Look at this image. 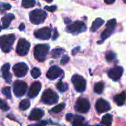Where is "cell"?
Listing matches in <instances>:
<instances>
[{"label": "cell", "mask_w": 126, "mask_h": 126, "mask_svg": "<svg viewBox=\"0 0 126 126\" xmlns=\"http://www.w3.org/2000/svg\"><path fill=\"white\" fill-rule=\"evenodd\" d=\"M64 108H65V103H61V104H59V105H57L56 106L53 107V108L51 109L50 112L55 113V114H58V113L61 112V111L64 109Z\"/></svg>", "instance_id": "cell-29"}, {"label": "cell", "mask_w": 126, "mask_h": 126, "mask_svg": "<svg viewBox=\"0 0 126 126\" xmlns=\"http://www.w3.org/2000/svg\"><path fill=\"white\" fill-rule=\"evenodd\" d=\"M0 109L2 111H8L10 107L5 101H4L3 100H0Z\"/></svg>", "instance_id": "cell-33"}, {"label": "cell", "mask_w": 126, "mask_h": 126, "mask_svg": "<svg viewBox=\"0 0 126 126\" xmlns=\"http://www.w3.org/2000/svg\"><path fill=\"white\" fill-rule=\"evenodd\" d=\"M41 88H42V85H41L40 82H34L31 85V86L29 89V92L27 93V96L30 98L36 97L39 94V93L41 90Z\"/></svg>", "instance_id": "cell-16"}, {"label": "cell", "mask_w": 126, "mask_h": 126, "mask_svg": "<svg viewBox=\"0 0 126 126\" xmlns=\"http://www.w3.org/2000/svg\"><path fill=\"white\" fill-rule=\"evenodd\" d=\"M95 108L98 113H105L111 109V106L108 101L103 99H99L96 103Z\"/></svg>", "instance_id": "cell-13"}, {"label": "cell", "mask_w": 126, "mask_h": 126, "mask_svg": "<svg viewBox=\"0 0 126 126\" xmlns=\"http://www.w3.org/2000/svg\"><path fill=\"white\" fill-rule=\"evenodd\" d=\"M104 1L108 4H113L115 1V0H104Z\"/></svg>", "instance_id": "cell-38"}, {"label": "cell", "mask_w": 126, "mask_h": 126, "mask_svg": "<svg viewBox=\"0 0 126 126\" xmlns=\"http://www.w3.org/2000/svg\"><path fill=\"white\" fill-rule=\"evenodd\" d=\"M11 8V5L7 3H1L0 4V13H4V11L10 10Z\"/></svg>", "instance_id": "cell-32"}, {"label": "cell", "mask_w": 126, "mask_h": 126, "mask_svg": "<svg viewBox=\"0 0 126 126\" xmlns=\"http://www.w3.org/2000/svg\"><path fill=\"white\" fill-rule=\"evenodd\" d=\"M47 18V13L39 9L34 10L30 13V20L34 24H40L43 23Z\"/></svg>", "instance_id": "cell-3"}, {"label": "cell", "mask_w": 126, "mask_h": 126, "mask_svg": "<svg viewBox=\"0 0 126 126\" xmlns=\"http://www.w3.org/2000/svg\"><path fill=\"white\" fill-rule=\"evenodd\" d=\"M10 65V63H7L3 65V66L1 69V73H2V77L4 79L5 82L7 83H10L11 82V79H12V75L10 74V72H9Z\"/></svg>", "instance_id": "cell-17"}, {"label": "cell", "mask_w": 126, "mask_h": 126, "mask_svg": "<svg viewBox=\"0 0 126 126\" xmlns=\"http://www.w3.org/2000/svg\"><path fill=\"white\" fill-rule=\"evenodd\" d=\"M75 49V50L72 52V53H73L74 55V54H76V52L77 51H79V48L78 47V48H76V49Z\"/></svg>", "instance_id": "cell-41"}, {"label": "cell", "mask_w": 126, "mask_h": 126, "mask_svg": "<svg viewBox=\"0 0 126 126\" xmlns=\"http://www.w3.org/2000/svg\"><path fill=\"white\" fill-rule=\"evenodd\" d=\"M36 38L42 40H48L51 36V30L48 27H43L42 29L37 30L34 32Z\"/></svg>", "instance_id": "cell-12"}, {"label": "cell", "mask_w": 126, "mask_h": 126, "mask_svg": "<svg viewBox=\"0 0 126 126\" xmlns=\"http://www.w3.org/2000/svg\"><path fill=\"white\" fill-rule=\"evenodd\" d=\"M15 41V35L13 34L4 35L0 37V48L4 52H9L12 49Z\"/></svg>", "instance_id": "cell-1"}, {"label": "cell", "mask_w": 126, "mask_h": 126, "mask_svg": "<svg viewBox=\"0 0 126 126\" xmlns=\"http://www.w3.org/2000/svg\"><path fill=\"white\" fill-rule=\"evenodd\" d=\"M49 46L47 44H38L34 47V57L39 61H44L49 51Z\"/></svg>", "instance_id": "cell-2"}, {"label": "cell", "mask_w": 126, "mask_h": 126, "mask_svg": "<svg viewBox=\"0 0 126 126\" xmlns=\"http://www.w3.org/2000/svg\"><path fill=\"white\" fill-rule=\"evenodd\" d=\"M85 121V119L83 117L79 116V115H76L74 116L73 120H72V125L74 126H80L83 125V123Z\"/></svg>", "instance_id": "cell-22"}, {"label": "cell", "mask_w": 126, "mask_h": 126, "mask_svg": "<svg viewBox=\"0 0 126 126\" xmlns=\"http://www.w3.org/2000/svg\"><path fill=\"white\" fill-rule=\"evenodd\" d=\"M62 74H63V71L59 67H58L57 66H53L48 69L46 76L50 80H55Z\"/></svg>", "instance_id": "cell-14"}, {"label": "cell", "mask_w": 126, "mask_h": 126, "mask_svg": "<svg viewBox=\"0 0 126 126\" xmlns=\"http://www.w3.org/2000/svg\"><path fill=\"white\" fill-rule=\"evenodd\" d=\"M59 96L52 89L45 90L42 96V101L48 105H53L58 102Z\"/></svg>", "instance_id": "cell-4"}, {"label": "cell", "mask_w": 126, "mask_h": 126, "mask_svg": "<svg viewBox=\"0 0 126 126\" xmlns=\"http://www.w3.org/2000/svg\"><path fill=\"white\" fill-rule=\"evenodd\" d=\"M45 1H46L47 2H48V3H50V2H52L53 1V0H45Z\"/></svg>", "instance_id": "cell-42"}, {"label": "cell", "mask_w": 126, "mask_h": 126, "mask_svg": "<svg viewBox=\"0 0 126 126\" xmlns=\"http://www.w3.org/2000/svg\"><path fill=\"white\" fill-rule=\"evenodd\" d=\"M116 25H117V21L114 18V19H111L110 21H108L105 30L101 34V36H100L101 37V41H99L98 42L99 44L101 43V42H103L107 38H108L109 36L111 35V34L113 33L114 30Z\"/></svg>", "instance_id": "cell-8"}, {"label": "cell", "mask_w": 126, "mask_h": 126, "mask_svg": "<svg viewBox=\"0 0 126 126\" xmlns=\"http://www.w3.org/2000/svg\"><path fill=\"white\" fill-rule=\"evenodd\" d=\"M123 1H124L125 3H126V0H123Z\"/></svg>", "instance_id": "cell-43"}, {"label": "cell", "mask_w": 126, "mask_h": 126, "mask_svg": "<svg viewBox=\"0 0 126 126\" xmlns=\"http://www.w3.org/2000/svg\"><path fill=\"white\" fill-rule=\"evenodd\" d=\"M101 123L104 126H111L112 124V116L111 114H106L102 117Z\"/></svg>", "instance_id": "cell-23"}, {"label": "cell", "mask_w": 126, "mask_h": 126, "mask_svg": "<svg viewBox=\"0 0 126 126\" xmlns=\"http://www.w3.org/2000/svg\"><path fill=\"white\" fill-rule=\"evenodd\" d=\"M94 92L97 94H101L102 93L103 90H104V83L102 82H99L95 84L94 86Z\"/></svg>", "instance_id": "cell-27"}, {"label": "cell", "mask_w": 126, "mask_h": 126, "mask_svg": "<svg viewBox=\"0 0 126 126\" xmlns=\"http://www.w3.org/2000/svg\"><path fill=\"white\" fill-rule=\"evenodd\" d=\"M43 116H44V111L40 109L36 108L33 110H32V111L29 116V120H33V121H38Z\"/></svg>", "instance_id": "cell-19"}, {"label": "cell", "mask_w": 126, "mask_h": 126, "mask_svg": "<svg viewBox=\"0 0 126 126\" xmlns=\"http://www.w3.org/2000/svg\"><path fill=\"white\" fill-rule=\"evenodd\" d=\"M13 71L15 75L18 78H22L26 75L28 71V66L23 62L18 63L13 67Z\"/></svg>", "instance_id": "cell-11"}, {"label": "cell", "mask_w": 126, "mask_h": 126, "mask_svg": "<svg viewBox=\"0 0 126 126\" xmlns=\"http://www.w3.org/2000/svg\"><path fill=\"white\" fill-rule=\"evenodd\" d=\"M30 106V103L28 100H23L19 103V109L22 111H26Z\"/></svg>", "instance_id": "cell-25"}, {"label": "cell", "mask_w": 126, "mask_h": 126, "mask_svg": "<svg viewBox=\"0 0 126 126\" xmlns=\"http://www.w3.org/2000/svg\"><path fill=\"white\" fill-rule=\"evenodd\" d=\"M57 36H58V32H57V30H55V34L53 35V40H55V39H56V38H57Z\"/></svg>", "instance_id": "cell-40"}, {"label": "cell", "mask_w": 126, "mask_h": 126, "mask_svg": "<svg viewBox=\"0 0 126 126\" xmlns=\"http://www.w3.org/2000/svg\"><path fill=\"white\" fill-rule=\"evenodd\" d=\"M15 18V16L13 13L6 14L4 17L1 18V24H0V31L2 29H6L8 27L10 24L11 23L12 20Z\"/></svg>", "instance_id": "cell-18"}, {"label": "cell", "mask_w": 126, "mask_h": 126, "mask_svg": "<svg viewBox=\"0 0 126 126\" xmlns=\"http://www.w3.org/2000/svg\"><path fill=\"white\" fill-rule=\"evenodd\" d=\"M85 30H86V26L82 21H75L67 27V31L73 34H78Z\"/></svg>", "instance_id": "cell-9"}, {"label": "cell", "mask_w": 126, "mask_h": 126, "mask_svg": "<svg viewBox=\"0 0 126 126\" xmlns=\"http://www.w3.org/2000/svg\"><path fill=\"white\" fill-rule=\"evenodd\" d=\"M91 107L90 103L87 99L81 98L77 100L75 104V110L79 113H86L89 111Z\"/></svg>", "instance_id": "cell-10"}, {"label": "cell", "mask_w": 126, "mask_h": 126, "mask_svg": "<svg viewBox=\"0 0 126 126\" xmlns=\"http://www.w3.org/2000/svg\"><path fill=\"white\" fill-rule=\"evenodd\" d=\"M64 52H65V50L63 49H61V48L55 49L51 52V56H52V58H57L60 57L64 53Z\"/></svg>", "instance_id": "cell-26"}, {"label": "cell", "mask_w": 126, "mask_h": 126, "mask_svg": "<svg viewBox=\"0 0 126 126\" xmlns=\"http://www.w3.org/2000/svg\"><path fill=\"white\" fill-rule=\"evenodd\" d=\"M2 93L4 94V95L7 99L11 98V90H10V88L9 86H6V87L3 88L2 89Z\"/></svg>", "instance_id": "cell-31"}, {"label": "cell", "mask_w": 126, "mask_h": 126, "mask_svg": "<svg viewBox=\"0 0 126 126\" xmlns=\"http://www.w3.org/2000/svg\"><path fill=\"white\" fill-rule=\"evenodd\" d=\"M31 75L33 78H38L41 75V71L39 69L34 67L31 70Z\"/></svg>", "instance_id": "cell-30"}, {"label": "cell", "mask_w": 126, "mask_h": 126, "mask_svg": "<svg viewBox=\"0 0 126 126\" xmlns=\"http://www.w3.org/2000/svg\"><path fill=\"white\" fill-rule=\"evenodd\" d=\"M36 4L35 0H22V6L25 8H30L34 7Z\"/></svg>", "instance_id": "cell-24"}, {"label": "cell", "mask_w": 126, "mask_h": 126, "mask_svg": "<svg viewBox=\"0 0 126 126\" xmlns=\"http://www.w3.org/2000/svg\"><path fill=\"white\" fill-rule=\"evenodd\" d=\"M73 117H74V115H73L72 114H67L66 117H65L66 120H67L68 121H69V122H71V121H72Z\"/></svg>", "instance_id": "cell-37"}, {"label": "cell", "mask_w": 126, "mask_h": 126, "mask_svg": "<svg viewBox=\"0 0 126 126\" xmlns=\"http://www.w3.org/2000/svg\"><path fill=\"white\" fill-rule=\"evenodd\" d=\"M56 88L59 91L63 92H65L66 90H68V85L65 83H63L62 81L59 82L57 84H56Z\"/></svg>", "instance_id": "cell-28"}, {"label": "cell", "mask_w": 126, "mask_h": 126, "mask_svg": "<svg viewBox=\"0 0 126 126\" xmlns=\"http://www.w3.org/2000/svg\"><path fill=\"white\" fill-rule=\"evenodd\" d=\"M71 81L74 86V89L79 92H82L86 89V81L83 77L79 75H74L72 76Z\"/></svg>", "instance_id": "cell-5"}, {"label": "cell", "mask_w": 126, "mask_h": 126, "mask_svg": "<svg viewBox=\"0 0 126 126\" xmlns=\"http://www.w3.org/2000/svg\"><path fill=\"white\" fill-rule=\"evenodd\" d=\"M19 30H25V24H21L19 27Z\"/></svg>", "instance_id": "cell-39"}, {"label": "cell", "mask_w": 126, "mask_h": 126, "mask_svg": "<svg viewBox=\"0 0 126 126\" xmlns=\"http://www.w3.org/2000/svg\"><path fill=\"white\" fill-rule=\"evenodd\" d=\"M30 44L24 38H20L16 46V53L20 56H25L29 52Z\"/></svg>", "instance_id": "cell-6"}, {"label": "cell", "mask_w": 126, "mask_h": 126, "mask_svg": "<svg viewBox=\"0 0 126 126\" xmlns=\"http://www.w3.org/2000/svg\"><path fill=\"white\" fill-rule=\"evenodd\" d=\"M45 9L50 12H53L56 10V6H45Z\"/></svg>", "instance_id": "cell-36"}, {"label": "cell", "mask_w": 126, "mask_h": 126, "mask_svg": "<svg viewBox=\"0 0 126 126\" xmlns=\"http://www.w3.org/2000/svg\"><path fill=\"white\" fill-rule=\"evenodd\" d=\"M123 73V69L121 66H117L111 69L108 71V76L114 81H117L120 79Z\"/></svg>", "instance_id": "cell-15"}, {"label": "cell", "mask_w": 126, "mask_h": 126, "mask_svg": "<svg viewBox=\"0 0 126 126\" xmlns=\"http://www.w3.org/2000/svg\"><path fill=\"white\" fill-rule=\"evenodd\" d=\"M115 58H116V55H115V54H114L113 52H108V53L106 54V56H105V58H106V60H107L108 62L112 61L114 59H115Z\"/></svg>", "instance_id": "cell-34"}, {"label": "cell", "mask_w": 126, "mask_h": 126, "mask_svg": "<svg viewBox=\"0 0 126 126\" xmlns=\"http://www.w3.org/2000/svg\"><path fill=\"white\" fill-rule=\"evenodd\" d=\"M126 100V92H122L119 94H117L114 98V102L118 105V106H122L124 104L125 101Z\"/></svg>", "instance_id": "cell-20"}, {"label": "cell", "mask_w": 126, "mask_h": 126, "mask_svg": "<svg viewBox=\"0 0 126 126\" xmlns=\"http://www.w3.org/2000/svg\"><path fill=\"white\" fill-rule=\"evenodd\" d=\"M13 89L14 94L16 97H19L23 96L26 93V91L27 89V85L24 81L16 80L13 83Z\"/></svg>", "instance_id": "cell-7"}, {"label": "cell", "mask_w": 126, "mask_h": 126, "mask_svg": "<svg viewBox=\"0 0 126 126\" xmlns=\"http://www.w3.org/2000/svg\"><path fill=\"white\" fill-rule=\"evenodd\" d=\"M103 24H104V20H103V19H102V18H97V19L93 22L92 26H91V30L92 32L97 31V30Z\"/></svg>", "instance_id": "cell-21"}, {"label": "cell", "mask_w": 126, "mask_h": 126, "mask_svg": "<svg viewBox=\"0 0 126 126\" xmlns=\"http://www.w3.org/2000/svg\"><path fill=\"white\" fill-rule=\"evenodd\" d=\"M68 61H69V57H68L67 55H63V57L62 58L61 61H60V63H61L62 65H64V64L67 63L68 62Z\"/></svg>", "instance_id": "cell-35"}]
</instances>
